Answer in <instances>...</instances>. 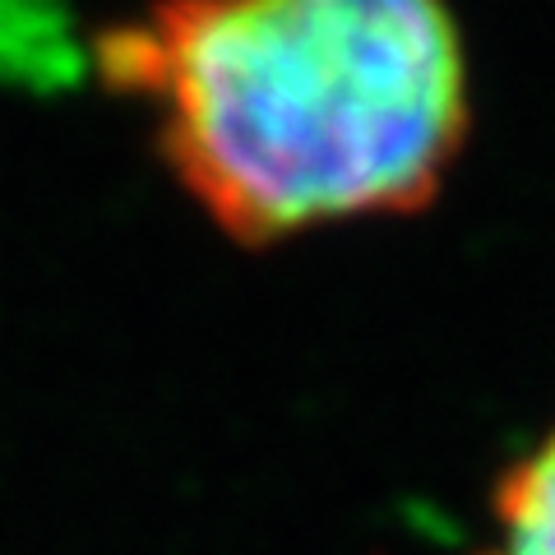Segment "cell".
I'll list each match as a JSON object with an SVG mask.
<instances>
[{
	"instance_id": "cell-3",
	"label": "cell",
	"mask_w": 555,
	"mask_h": 555,
	"mask_svg": "<svg viewBox=\"0 0 555 555\" xmlns=\"http://www.w3.org/2000/svg\"><path fill=\"white\" fill-rule=\"evenodd\" d=\"M500 555H555V436L500 486Z\"/></svg>"
},
{
	"instance_id": "cell-1",
	"label": "cell",
	"mask_w": 555,
	"mask_h": 555,
	"mask_svg": "<svg viewBox=\"0 0 555 555\" xmlns=\"http://www.w3.org/2000/svg\"><path fill=\"white\" fill-rule=\"evenodd\" d=\"M153 102L177 177L232 236L403 214L463 144L449 0H158L98 42Z\"/></svg>"
},
{
	"instance_id": "cell-2",
	"label": "cell",
	"mask_w": 555,
	"mask_h": 555,
	"mask_svg": "<svg viewBox=\"0 0 555 555\" xmlns=\"http://www.w3.org/2000/svg\"><path fill=\"white\" fill-rule=\"evenodd\" d=\"M75 38L56 0H0V75L47 89L75 75Z\"/></svg>"
}]
</instances>
